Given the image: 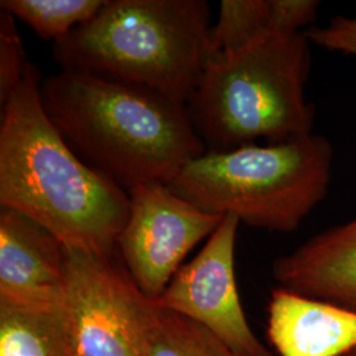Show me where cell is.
<instances>
[{
	"label": "cell",
	"instance_id": "9a60e30c",
	"mask_svg": "<svg viewBox=\"0 0 356 356\" xmlns=\"http://www.w3.org/2000/svg\"><path fill=\"white\" fill-rule=\"evenodd\" d=\"M104 0H1L0 8L22 20L42 40L53 42L91 20Z\"/></svg>",
	"mask_w": 356,
	"mask_h": 356
},
{
	"label": "cell",
	"instance_id": "ba28073f",
	"mask_svg": "<svg viewBox=\"0 0 356 356\" xmlns=\"http://www.w3.org/2000/svg\"><path fill=\"white\" fill-rule=\"evenodd\" d=\"M66 306L81 356H138L132 313L141 292L115 254L66 248Z\"/></svg>",
	"mask_w": 356,
	"mask_h": 356
},
{
	"label": "cell",
	"instance_id": "30bf717a",
	"mask_svg": "<svg viewBox=\"0 0 356 356\" xmlns=\"http://www.w3.org/2000/svg\"><path fill=\"white\" fill-rule=\"evenodd\" d=\"M267 337L280 356H347L356 351V310L277 288Z\"/></svg>",
	"mask_w": 356,
	"mask_h": 356
},
{
	"label": "cell",
	"instance_id": "e0dca14e",
	"mask_svg": "<svg viewBox=\"0 0 356 356\" xmlns=\"http://www.w3.org/2000/svg\"><path fill=\"white\" fill-rule=\"evenodd\" d=\"M304 35L310 44L356 57V16L332 17L325 26L307 28Z\"/></svg>",
	"mask_w": 356,
	"mask_h": 356
},
{
	"label": "cell",
	"instance_id": "8992f818",
	"mask_svg": "<svg viewBox=\"0 0 356 356\" xmlns=\"http://www.w3.org/2000/svg\"><path fill=\"white\" fill-rule=\"evenodd\" d=\"M129 216L116 250L135 285L156 301L191 250L219 226L216 216L181 198L165 184L128 191Z\"/></svg>",
	"mask_w": 356,
	"mask_h": 356
},
{
	"label": "cell",
	"instance_id": "7a4b0ae2",
	"mask_svg": "<svg viewBox=\"0 0 356 356\" xmlns=\"http://www.w3.org/2000/svg\"><path fill=\"white\" fill-rule=\"evenodd\" d=\"M41 98L73 152L124 191L169 185L206 152L186 106L144 86L60 70L42 81Z\"/></svg>",
	"mask_w": 356,
	"mask_h": 356
},
{
	"label": "cell",
	"instance_id": "6da1fadb",
	"mask_svg": "<svg viewBox=\"0 0 356 356\" xmlns=\"http://www.w3.org/2000/svg\"><path fill=\"white\" fill-rule=\"evenodd\" d=\"M38 67L1 106L0 204L31 218L66 248L111 256L129 194L82 161L51 124Z\"/></svg>",
	"mask_w": 356,
	"mask_h": 356
},
{
	"label": "cell",
	"instance_id": "2e32d148",
	"mask_svg": "<svg viewBox=\"0 0 356 356\" xmlns=\"http://www.w3.org/2000/svg\"><path fill=\"white\" fill-rule=\"evenodd\" d=\"M15 20L11 13L0 8V106L22 83L31 65Z\"/></svg>",
	"mask_w": 356,
	"mask_h": 356
},
{
	"label": "cell",
	"instance_id": "52a82bcc",
	"mask_svg": "<svg viewBox=\"0 0 356 356\" xmlns=\"http://www.w3.org/2000/svg\"><path fill=\"white\" fill-rule=\"evenodd\" d=\"M241 220L222 218L204 248L178 269L154 305L191 319L244 356H272L245 317L235 277Z\"/></svg>",
	"mask_w": 356,
	"mask_h": 356
},
{
	"label": "cell",
	"instance_id": "5bb4252c",
	"mask_svg": "<svg viewBox=\"0 0 356 356\" xmlns=\"http://www.w3.org/2000/svg\"><path fill=\"white\" fill-rule=\"evenodd\" d=\"M0 356H81L66 300L44 306L0 304Z\"/></svg>",
	"mask_w": 356,
	"mask_h": 356
},
{
	"label": "cell",
	"instance_id": "9c48e42d",
	"mask_svg": "<svg viewBox=\"0 0 356 356\" xmlns=\"http://www.w3.org/2000/svg\"><path fill=\"white\" fill-rule=\"evenodd\" d=\"M66 247L31 218L0 211V304L44 306L66 300Z\"/></svg>",
	"mask_w": 356,
	"mask_h": 356
},
{
	"label": "cell",
	"instance_id": "8fae6325",
	"mask_svg": "<svg viewBox=\"0 0 356 356\" xmlns=\"http://www.w3.org/2000/svg\"><path fill=\"white\" fill-rule=\"evenodd\" d=\"M272 273L282 289L356 310V218L281 256Z\"/></svg>",
	"mask_w": 356,
	"mask_h": 356
},
{
	"label": "cell",
	"instance_id": "7c38bea8",
	"mask_svg": "<svg viewBox=\"0 0 356 356\" xmlns=\"http://www.w3.org/2000/svg\"><path fill=\"white\" fill-rule=\"evenodd\" d=\"M317 0H222L210 32V57L259 38L302 33L318 15Z\"/></svg>",
	"mask_w": 356,
	"mask_h": 356
},
{
	"label": "cell",
	"instance_id": "277c9868",
	"mask_svg": "<svg viewBox=\"0 0 356 356\" xmlns=\"http://www.w3.org/2000/svg\"><path fill=\"white\" fill-rule=\"evenodd\" d=\"M309 69L310 42L304 32L259 38L209 57L186 103L206 152L313 134L314 108L305 94Z\"/></svg>",
	"mask_w": 356,
	"mask_h": 356
},
{
	"label": "cell",
	"instance_id": "ac0fdd59",
	"mask_svg": "<svg viewBox=\"0 0 356 356\" xmlns=\"http://www.w3.org/2000/svg\"><path fill=\"white\" fill-rule=\"evenodd\" d=\"M347 356H356V351H354V353H351V354H348Z\"/></svg>",
	"mask_w": 356,
	"mask_h": 356
},
{
	"label": "cell",
	"instance_id": "5b68a950",
	"mask_svg": "<svg viewBox=\"0 0 356 356\" xmlns=\"http://www.w3.org/2000/svg\"><path fill=\"white\" fill-rule=\"evenodd\" d=\"M332 160L330 140L313 132L277 144L204 152L168 186L207 213L292 232L325 200Z\"/></svg>",
	"mask_w": 356,
	"mask_h": 356
},
{
	"label": "cell",
	"instance_id": "4fadbf2b",
	"mask_svg": "<svg viewBox=\"0 0 356 356\" xmlns=\"http://www.w3.org/2000/svg\"><path fill=\"white\" fill-rule=\"evenodd\" d=\"M138 356H244L200 323L154 305L143 293L132 313Z\"/></svg>",
	"mask_w": 356,
	"mask_h": 356
},
{
	"label": "cell",
	"instance_id": "3957f363",
	"mask_svg": "<svg viewBox=\"0 0 356 356\" xmlns=\"http://www.w3.org/2000/svg\"><path fill=\"white\" fill-rule=\"evenodd\" d=\"M204 0H104L99 13L53 42L61 70L139 85L185 104L210 57Z\"/></svg>",
	"mask_w": 356,
	"mask_h": 356
}]
</instances>
